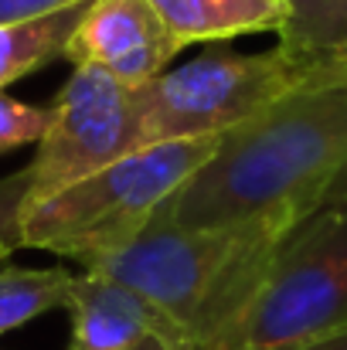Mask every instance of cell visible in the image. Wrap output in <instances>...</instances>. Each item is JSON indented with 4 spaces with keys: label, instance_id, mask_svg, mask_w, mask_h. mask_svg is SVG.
I'll list each match as a JSON object with an SVG mask.
<instances>
[{
    "label": "cell",
    "instance_id": "obj_8",
    "mask_svg": "<svg viewBox=\"0 0 347 350\" xmlns=\"http://www.w3.org/2000/svg\"><path fill=\"white\" fill-rule=\"evenodd\" d=\"M65 310L72 317L68 350H133L146 337H167L181 344L177 330L140 293L103 272L82 269L72 282Z\"/></svg>",
    "mask_w": 347,
    "mask_h": 350
},
{
    "label": "cell",
    "instance_id": "obj_11",
    "mask_svg": "<svg viewBox=\"0 0 347 350\" xmlns=\"http://www.w3.org/2000/svg\"><path fill=\"white\" fill-rule=\"evenodd\" d=\"M82 10L86 3L48 14V17H34V21L0 24V92L14 85L17 79L62 58Z\"/></svg>",
    "mask_w": 347,
    "mask_h": 350
},
{
    "label": "cell",
    "instance_id": "obj_9",
    "mask_svg": "<svg viewBox=\"0 0 347 350\" xmlns=\"http://www.w3.org/2000/svg\"><path fill=\"white\" fill-rule=\"evenodd\" d=\"M181 44L229 41L286 24L290 0H150Z\"/></svg>",
    "mask_w": 347,
    "mask_h": 350
},
{
    "label": "cell",
    "instance_id": "obj_1",
    "mask_svg": "<svg viewBox=\"0 0 347 350\" xmlns=\"http://www.w3.org/2000/svg\"><path fill=\"white\" fill-rule=\"evenodd\" d=\"M344 174L347 75H324L225 133L164 215L177 225H229L283 208H317Z\"/></svg>",
    "mask_w": 347,
    "mask_h": 350
},
{
    "label": "cell",
    "instance_id": "obj_10",
    "mask_svg": "<svg viewBox=\"0 0 347 350\" xmlns=\"http://www.w3.org/2000/svg\"><path fill=\"white\" fill-rule=\"evenodd\" d=\"M276 38L279 48L307 65L347 72V0H290Z\"/></svg>",
    "mask_w": 347,
    "mask_h": 350
},
{
    "label": "cell",
    "instance_id": "obj_4",
    "mask_svg": "<svg viewBox=\"0 0 347 350\" xmlns=\"http://www.w3.org/2000/svg\"><path fill=\"white\" fill-rule=\"evenodd\" d=\"M347 327V191L286 234L255 293L208 350H293Z\"/></svg>",
    "mask_w": 347,
    "mask_h": 350
},
{
    "label": "cell",
    "instance_id": "obj_18",
    "mask_svg": "<svg viewBox=\"0 0 347 350\" xmlns=\"http://www.w3.org/2000/svg\"><path fill=\"white\" fill-rule=\"evenodd\" d=\"M331 191H347V174L337 180V184H334V187H331ZM331 191H327V194H331Z\"/></svg>",
    "mask_w": 347,
    "mask_h": 350
},
{
    "label": "cell",
    "instance_id": "obj_2",
    "mask_svg": "<svg viewBox=\"0 0 347 350\" xmlns=\"http://www.w3.org/2000/svg\"><path fill=\"white\" fill-rule=\"evenodd\" d=\"M313 208H283L229 225H177L164 211L96 269L140 293L181 337L208 350L242 313L279 241Z\"/></svg>",
    "mask_w": 347,
    "mask_h": 350
},
{
    "label": "cell",
    "instance_id": "obj_3",
    "mask_svg": "<svg viewBox=\"0 0 347 350\" xmlns=\"http://www.w3.org/2000/svg\"><path fill=\"white\" fill-rule=\"evenodd\" d=\"M215 150L218 139L150 143L44 201H31L24 248L72 258L82 269L103 265L140 238Z\"/></svg>",
    "mask_w": 347,
    "mask_h": 350
},
{
    "label": "cell",
    "instance_id": "obj_6",
    "mask_svg": "<svg viewBox=\"0 0 347 350\" xmlns=\"http://www.w3.org/2000/svg\"><path fill=\"white\" fill-rule=\"evenodd\" d=\"M48 109V129L31 160V201H44L146 146L140 89L99 68H72Z\"/></svg>",
    "mask_w": 347,
    "mask_h": 350
},
{
    "label": "cell",
    "instance_id": "obj_13",
    "mask_svg": "<svg viewBox=\"0 0 347 350\" xmlns=\"http://www.w3.org/2000/svg\"><path fill=\"white\" fill-rule=\"evenodd\" d=\"M51 109L21 103L7 92H0V157L21 150V146H38L44 129H48Z\"/></svg>",
    "mask_w": 347,
    "mask_h": 350
},
{
    "label": "cell",
    "instance_id": "obj_14",
    "mask_svg": "<svg viewBox=\"0 0 347 350\" xmlns=\"http://www.w3.org/2000/svg\"><path fill=\"white\" fill-rule=\"evenodd\" d=\"M31 201V163L0 177V262L24 248V211Z\"/></svg>",
    "mask_w": 347,
    "mask_h": 350
},
{
    "label": "cell",
    "instance_id": "obj_16",
    "mask_svg": "<svg viewBox=\"0 0 347 350\" xmlns=\"http://www.w3.org/2000/svg\"><path fill=\"white\" fill-rule=\"evenodd\" d=\"M293 350H347V327L331 334V337H320L313 344H303V347H293Z\"/></svg>",
    "mask_w": 347,
    "mask_h": 350
},
{
    "label": "cell",
    "instance_id": "obj_17",
    "mask_svg": "<svg viewBox=\"0 0 347 350\" xmlns=\"http://www.w3.org/2000/svg\"><path fill=\"white\" fill-rule=\"evenodd\" d=\"M133 350H184V347L174 344V340H167V337H146L143 344H136Z\"/></svg>",
    "mask_w": 347,
    "mask_h": 350
},
{
    "label": "cell",
    "instance_id": "obj_5",
    "mask_svg": "<svg viewBox=\"0 0 347 350\" xmlns=\"http://www.w3.org/2000/svg\"><path fill=\"white\" fill-rule=\"evenodd\" d=\"M324 75L347 72L307 65L279 44L255 55L211 48L208 55L191 58L181 68H167L140 89L143 139L146 146L170 139H222Z\"/></svg>",
    "mask_w": 347,
    "mask_h": 350
},
{
    "label": "cell",
    "instance_id": "obj_12",
    "mask_svg": "<svg viewBox=\"0 0 347 350\" xmlns=\"http://www.w3.org/2000/svg\"><path fill=\"white\" fill-rule=\"evenodd\" d=\"M75 272L55 265V269H0V334H10L51 310L68 306Z\"/></svg>",
    "mask_w": 347,
    "mask_h": 350
},
{
    "label": "cell",
    "instance_id": "obj_15",
    "mask_svg": "<svg viewBox=\"0 0 347 350\" xmlns=\"http://www.w3.org/2000/svg\"><path fill=\"white\" fill-rule=\"evenodd\" d=\"M89 0H0V24H17V21H34L48 17L68 7H82Z\"/></svg>",
    "mask_w": 347,
    "mask_h": 350
},
{
    "label": "cell",
    "instance_id": "obj_7",
    "mask_svg": "<svg viewBox=\"0 0 347 350\" xmlns=\"http://www.w3.org/2000/svg\"><path fill=\"white\" fill-rule=\"evenodd\" d=\"M181 48L150 0H89L62 58L72 68H99L129 89H143L170 68Z\"/></svg>",
    "mask_w": 347,
    "mask_h": 350
}]
</instances>
